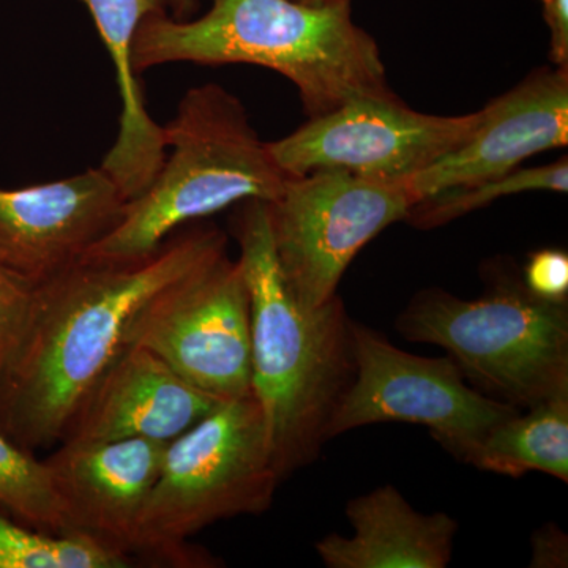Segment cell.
Here are the masks:
<instances>
[{"mask_svg": "<svg viewBox=\"0 0 568 568\" xmlns=\"http://www.w3.org/2000/svg\"><path fill=\"white\" fill-rule=\"evenodd\" d=\"M227 253L213 224L174 233L133 263L81 257L37 284L24 331L0 373V432L36 454L62 443L85 396L126 347L142 306Z\"/></svg>", "mask_w": 568, "mask_h": 568, "instance_id": "cell-1", "label": "cell"}, {"mask_svg": "<svg viewBox=\"0 0 568 568\" xmlns=\"http://www.w3.org/2000/svg\"><path fill=\"white\" fill-rule=\"evenodd\" d=\"M233 234L250 294L252 388L282 480L312 465L354 377L353 335L342 298L298 304L276 263L267 203L235 205Z\"/></svg>", "mask_w": 568, "mask_h": 568, "instance_id": "cell-2", "label": "cell"}, {"mask_svg": "<svg viewBox=\"0 0 568 568\" xmlns=\"http://www.w3.org/2000/svg\"><path fill=\"white\" fill-rule=\"evenodd\" d=\"M196 20L166 10L149 14L133 41L134 73L164 63H248L283 74L308 119L358 97L395 95L375 39L358 28L351 6L297 0H211Z\"/></svg>", "mask_w": 568, "mask_h": 568, "instance_id": "cell-3", "label": "cell"}, {"mask_svg": "<svg viewBox=\"0 0 568 568\" xmlns=\"http://www.w3.org/2000/svg\"><path fill=\"white\" fill-rule=\"evenodd\" d=\"M163 140L171 155L159 174L126 201L121 222L82 257L145 260L186 224L245 201L272 203L291 179L272 159L244 103L213 82L182 97Z\"/></svg>", "mask_w": 568, "mask_h": 568, "instance_id": "cell-4", "label": "cell"}, {"mask_svg": "<svg viewBox=\"0 0 568 568\" xmlns=\"http://www.w3.org/2000/svg\"><path fill=\"white\" fill-rule=\"evenodd\" d=\"M280 481L260 403L253 395L222 403L168 443L138 523L133 556L174 567H215L189 538L222 519L264 514Z\"/></svg>", "mask_w": 568, "mask_h": 568, "instance_id": "cell-5", "label": "cell"}, {"mask_svg": "<svg viewBox=\"0 0 568 568\" xmlns=\"http://www.w3.org/2000/svg\"><path fill=\"white\" fill-rule=\"evenodd\" d=\"M396 331L444 347L470 386L518 409L568 395V304L537 297L517 280L474 301L425 291Z\"/></svg>", "mask_w": 568, "mask_h": 568, "instance_id": "cell-6", "label": "cell"}, {"mask_svg": "<svg viewBox=\"0 0 568 568\" xmlns=\"http://www.w3.org/2000/svg\"><path fill=\"white\" fill-rule=\"evenodd\" d=\"M351 335L354 377L325 429L327 440L368 425H422L459 462L474 465L489 433L521 410L470 386L452 357L406 353L355 321Z\"/></svg>", "mask_w": 568, "mask_h": 568, "instance_id": "cell-7", "label": "cell"}, {"mask_svg": "<svg viewBox=\"0 0 568 568\" xmlns=\"http://www.w3.org/2000/svg\"><path fill=\"white\" fill-rule=\"evenodd\" d=\"M418 203L409 181H375L339 170L291 178L267 203L276 263L298 304L336 295L355 254Z\"/></svg>", "mask_w": 568, "mask_h": 568, "instance_id": "cell-8", "label": "cell"}, {"mask_svg": "<svg viewBox=\"0 0 568 568\" xmlns=\"http://www.w3.org/2000/svg\"><path fill=\"white\" fill-rule=\"evenodd\" d=\"M126 346L145 347L222 402L253 395L250 294L239 261L224 253L163 287L134 317Z\"/></svg>", "mask_w": 568, "mask_h": 568, "instance_id": "cell-9", "label": "cell"}, {"mask_svg": "<svg viewBox=\"0 0 568 568\" xmlns=\"http://www.w3.org/2000/svg\"><path fill=\"white\" fill-rule=\"evenodd\" d=\"M480 119L481 110L448 118L410 110L396 95L358 97L267 145L290 178L339 170L409 181L466 142Z\"/></svg>", "mask_w": 568, "mask_h": 568, "instance_id": "cell-10", "label": "cell"}, {"mask_svg": "<svg viewBox=\"0 0 568 568\" xmlns=\"http://www.w3.org/2000/svg\"><path fill=\"white\" fill-rule=\"evenodd\" d=\"M125 197L102 168L0 189V263L39 284L81 260L121 222Z\"/></svg>", "mask_w": 568, "mask_h": 568, "instance_id": "cell-11", "label": "cell"}, {"mask_svg": "<svg viewBox=\"0 0 568 568\" xmlns=\"http://www.w3.org/2000/svg\"><path fill=\"white\" fill-rule=\"evenodd\" d=\"M44 458L63 534H81L132 559L142 508L159 478L166 443L63 440Z\"/></svg>", "mask_w": 568, "mask_h": 568, "instance_id": "cell-12", "label": "cell"}, {"mask_svg": "<svg viewBox=\"0 0 568 568\" xmlns=\"http://www.w3.org/2000/svg\"><path fill=\"white\" fill-rule=\"evenodd\" d=\"M568 144V65L532 71L481 108L458 149L409 179L417 200L510 173L537 153Z\"/></svg>", "mask_w": 568, "mask_h": 568, "instance_id": "cell-13", "label": "cell"}, {"mask_svg": "<svg viewBox=\"0 0 568 568\" xmlns=\"http://www.w3.org/2000/svg\"><path fill=\"white\" fill-rule=\"evenodd\" d=\"M222 403L183 379L159 355L126 346L85 396L62 443L151 439L168 444Z\"/></svg>", "mask_w": 568, "mask_h": 568, "instance_id": "cell-14", "label": "cell"}, {"mask_svg": "<svg viewBox=\"0 0 568 568\" xmlns=\"http://www.w3.org/2000/svg\"><path fill=\"white\" fill-rule=\"evenodd\" d=\"M353 536L328 534L315 545L328 568H444L458 523L444 511H417L392 485L347 503Z\"/></svg>", "mask_w": 568, "mask_h": 568, "instance_id": "cell-15", "label": "cell"}, {"mask_svg": "<svg viewBox=\"0 0 568 568\" xmlns=\"http://www.w3.org/2000/svg\"><path fill=\"white\" fill-rule=\"evenodd\" d=\"M95 22L112 65L121 95L122 112L114 144L104 155L103 171L132 201L149 189L166 156L163 126L145 106L144 88L134 73L133 41L141 22L164 9L163 0H81Z\"/></svg>", "mask_w": 568, "mask_h": 568, "instance_id": "cell-16", "label": "cell"}, {"mask_svg": "<svg viewBox=\"0 0 568 568\" xmlns=\"http://www.w3.org/2000/svg\"><path fill=\"white\" fill-rule=\"evenodd\" d=\"M474 466L500 476L530 470L568 484V395L518 410L496 426L481 444Z\"/></svg>", "mask_w": 568, "mask_h": 568, "instance_id": "cell-17", "label": "cell"}, {"mask_svg": "<svg viewBox=\"0 0 568 568\" xmlns=\"http://www.w3.org/2000/svg\"><path fill=\"white\" fill-rule=\"evenodd\" d=\"M567 190L568 160L564 156L558 162L544 164V166L526 168V170L517 168L510 173L433 194L418 201L410 209L406 222L420 230H432V227L454 222L467 213L478 211L504 196L526 192L567 193Z\"/></svg>", "mask_w": 568, "mask_h": 568, "instance_id": "cell-18", "label": "cell"}, {"mask_svg": "<svg viewBox=\"0 0 568 568\" xmlns=\"http://www.w3.org/2000/svg\"><path fill=\"white\" fill-rule=\"evenodd\" d=\"M132 559L81 534H50L0 510V568H125Z\"/></svg>", "mask_w": 568, "mask_h": 568, "instance_id": "cell-19", "label": "cell"}, {"mask_svg": "<svg viewBox=\"0 0 568 568\" xmlns=\"http://www.w3.org/2000/svg\"><path fill=\"white\" fill-rule=\"evenodd\" d=\"M0 510L32 528L63 534L43 459L0 432Z\"/></svg>", "mask_w": 568, "mask_h": 568, "instance_id": "cell-20", "label": "cell"}, {"mask_svg": "<svg viewBox=\"0 0 568 568\" xmlns=\"http://www.w3.org/2000/svg\"><path fill=\"white\" fill-rule=\"evenodd\" d=\"M36 283L0 263V373L6 368L31 313Z\"/></svg>", "mask_w": 568, "mask_h": 568, "instance_id": "cell-21", "label": "cell"}, {"mask_svg": "<svg viewBox=\"0 0 568 568\" xmlns=\"http://www.w3.org/2000/svg\"><path fill=\"white\" fill-rule=\"evenodd\" d=\"M529 293L549 302H567L568 256L562 250L545 248L530 254L525 268Z\"/></svg>", "mask_w": 568, "mask_h": 568, "instance_id": "cell-22", "label": "cell"}, {"mask_svg": "<svg viewBox=\"0 0 568 568\" xmlns=\"http://www.w3.org/2000/svg\"><path fill=\"white\" fill-rule=\"evenodd\" d=\"M549 31V59L556 67L568 65V0H540Z\"/></svg>", "mask_w": 568, "mask_h": 568, "instance_id": "cell-23", "label": "cell"}, {"mask_svg": "<svg viewBox=\"0 0 568 568\" xmlns=\"http://www.w3.org/2000/svg\"><path fill=\"white\" fill-rule=\"evenodd\" d=\"M567 536L556 525L538 529L532 537V567H567Z\"/></svg>", "mask_w": 568, "mask_h": 568, "instance_id": "cell-24", "label": "cell"}, {"mask_svg": "<svg viewBox=\"0 0 568 568\" xmlns=\"http://www.w3.org/2000/svg\"><path fill=\"white\" fill-rule=\"evenodd\" d=\"M164 9L170 11L175 20H190L197 10V0H163Z\"/></svg>", "mask_w": 568, "mask_h": 568, "instance_id": "cell-25", "label": "cell"}, {"mask_svg": "<svg viewBox=\"0 0 568 568\" xmlns=\"http://www.w3.org/2000/svg\"><path fill=\"white\" fill-rule=\"evenodd\" d=\"M306 6H351V0H297Z\"/></svg>", "mask_w": 568, "mask_h": 568, "instance_id": "cell-26", "label": "cell"}]
</instances>
